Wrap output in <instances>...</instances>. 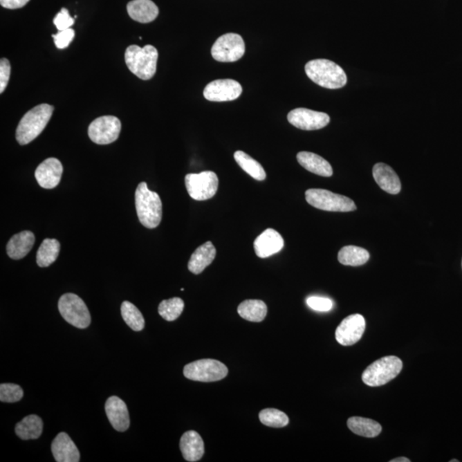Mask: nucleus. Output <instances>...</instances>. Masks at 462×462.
<instances>
[{"mask_svg":"<svg viewBox=\"0 0 462 462\" xmlns=\"http://www.w3.org/2000/svg\"><path fill=\"white\" fill-rule=\"evenodd\" d=\"M54 108L41 104L28 111L17 126L16 138L20 145H27L41 135L52 118Z\"/></svg>","mask_w":462,"mask_h":462,"instance_id":"1","label":"nucleus"},{"mask_svg":"<svg viewBox=\"0 0 462 462\" xmlns=\"http://www.w3.org/2000/svg\"><path fill=\"white\" fill-rule=\"evenodd\" d=\"M136 208L140 223L147 229L156 228L162 219V201L157 193L140 183L136 191Z\"/></svg>","mask_w":462,"mask_h":462,"instance_id":"2","label":"nucleus"},{"mask_svg":"<svg viewBox=\"0 0 462 462\" xmlns=\"http://www.w3.org/2000/svg\"><path fill=\"white\" fill-rule=\"evenodd\" d=\"M306 74L316 84L329 89L344 88L346 75L342 67L328 59L309 61L305 66Z\"/></svg>","mask_w":462,"mask_h":462,"instance_id":"3","label":"nucleus"},{"mask_svg":"<svg viewBox=\"0 0 462 462\" xmlns=\"http://www.w3.org/2000/svg\"><path fill=\"white\" fill-rule=\"evenodd\" d=\"M158 57L157 49L151 45L144 48L129 46L125 52V63L129 70L144 81L150 80L156 73Z\"/></svg>","mask_w":462,"mask_h":462,"instance_id":"4","label":"nucleus"},{"mask_svg":"<svg viewBox=\"0 0 462 462\" xmlns=\"http://www.w3.org/2000/svg\"><path fill=\"white\" fill-rule=\"evenodd\" d=\"M403 369V362L396 356H385L376 360L364 371L362 381L371 387L388 384L398 376Z\"/></svg>","mask_w":462,"mask_h":462,"instance_id":"5","label":"nucleus"},{"mask_svg":"<svg viewBox=\"0 0 462 462\" xmlns=\"http://www.w3.org/2000/svg\"><path fill=\"white\" fill-rule=\"evenodd\" d=\"M306 201L312 207L328 212L355 211L356 205L351 198L331 192L329 190L311 189L306 191Z\"/></svg>","mask_w":462,"mask_h":462,"instance_id":"6","label":"nucleus"},{"mask_svg":"<svg viewBox=\"0 0 462 462\" xmlns=\"http://www.w3.org/2000/svg\"><path fill=\"white\" fill-rule=\"evenodd\" d=\"M59 310L66 322L79 329H86L91 323L88 306L77 295H63L59 301Z\"/></svg>","mask_w":462,"mask_h":462,"instance_id":"7","label":"nucleus"},{"mask_svg":"<svg viewBox=\"0 0 462 462\" xmlns=\"http://www.w3.org/2000/svg\"><path fill=\"white\" fill-rule=\"evenodd\" d=\"M183 374L190 380L216 382L227 376L228 368L219 360L204 359L186 364L184 367Z\"/></svg>","mask_w":462,"mask_h":462,"instance_id":"8","label":"nucleus"},{"mask_svg":"<svg viewBox=\"0 0 462 462\" xmlns=\"http://www.w3.org/2000/svg\"><path fill=\"white\" fill-rule=\"evenodd\" d=\"M187 193L194 200L202 201L214 197L219 189V178L214 172H203L185 176Z\"/></svg>","mask_w":462,"mask_h":462,"instance_id":"9","label":"nucleus"},{"mask_svg":"<svg viewBox=\"0 0 462 462\" xmlns=\"http://www.w3.org/2000/svg\"><path fill=\"white\" fill-rule=\"evenodd\" d=\"M245 54V43L237 34H225L216 39L212 48V56L223 63L236 62Z\"/></svg>","mask_w":462,"mask_h":462,"instance_id":"10","label":"nucleus"},{"mask_svg":"<svg viewBox=\"0 0 462 462\" xmlns=\"http://www.w3.org/2000/svg\"><path fill=\"white\" fill-rule=\"evenodd\" d=\"M121 132V122L114 115H103L96 118L89 127V136L93 142L107 145L118 139Z\"/></svg>","mask_w":462,"mask_h":462,"instance_id":"11","label":"nucleus"},{"mask_svg":"<svg viewBox=\"0 0 462 462\" xmlns=\"http://www.w3.org/2000/svg\"><path fill=\"white\" fill-rule=\"evenodd\" d=\"M329 115L306 108H297L288 114L290 124L303 131H317L326 127L330 122Z\"/></svg>","mask_w":462,"mask_h":462,"instance_id":"12","label":"nucleus"},{"mask_svg":"<svg viewBox=\"0 0 462 462\" xmlns=\"http://www.w3.org/2000/svg\"><path fill=\"white\" fill-rule=\"evenodd\" d=\"M243 88L239 82L232 79H220L209 83L204 89V97L209 101L223 102L239 98Z\"/></svg>","mask_w":462,"mask_h":462,"instance_id":"13","label":"nucleus"},{"mask_svg":"<svg viewBox=\"0 0 462 462\" xmlns=\"http://www.w3.org/2000/svg\"><path fill=\"white\" fill-rule=\"evenodd\" d=\"M366 329V321L360 314H352L342 321L335 331V339L341 345L351 346L360 340Z\"/></svg>","mask_w":462,"mask_h":462,"instance_id":"14","label":"nucleus"},{"mask_svg":"<svg viewBox=\"0 0 462 462\" xmlns=\"http://www.w3.org/2000/svg\"><path fill=\"white\" fill-rule=\"evenodd\" d=\"M63 174V165L55 158H49L36 169L35 178L39 185L46 190H52L59 185Z\"/></svg>","mask_w":462,"mask_h":462,"instance_id":"15","label":"nucleus"},{"mask_svg":"<svg viewBox=\"0 0 462 462\" xmlns=\"http://www.w3.org/2000/svg\"><path fill=\"white\" fill-rule=\"evenodd\" d=\"M106 413L108 420L118 432H125L131 425L128 407L125 403L118 396H111L106 403Z\"/></svg>","mask_w":462,"mask_h":462,"instance_id":"16","label":"nucleus"},{"mask_svg":"<svg viewBox=\"0 0 462 462\" xmlns=\"http://www.w3.org/2000/svg\"><path fill=\"white\" fill-rule=\"evenodd\" d=\"M284 246V238L273 229H267L256 238L254 248L256 255L261 259L277 254Z\"/></svg>","mask_w":462,"mask_h":462,"instance_id":"17","label":"nucleus"},{"mask_svg":"<svg viewBox=\"0 0 462 462\" xmlns=\"http://www.w3.org/2000/svg\"><path fill=\"white\" fill-rule=\"evenodd\" d=\"M52 452L57 462L80 461V452L77 445L66 432H60L52 443Z\"/></svg>","mask_w":462,"mask_h":462,"instance_id":"18","label":"nucleus"},{"mask_svg":"<svg viewBox=\"0 0 462 462\" xmlns=\"http://www.w3.org/2000/svg\"><path fill=\"white\" fill-rule=\"evenodd\" d=\"M373 174L378 185L385 192L397 194L402 190L398 176L391 166L384 163H378L373 166Z\"/></svg>","mask_w":462,"mask_h":462,"instance_id":"19","label":"nucleus"},{"mask_svg":"<svg viewBox=\"0 0 462 462\" xmlns=\"http://www.w3.org/2000/svg\"><path fill=\"white\" fill-rule=\"evenodd\" d=\"M180 449L187 461H198L201 459L205 452L204 442L198 432L189 431L182 436Z\"/></svg>","mask_w":462,"mask_h":462,"instance_id":"20","label":"nucleus"},{"mask_svg":"<svg viewBox=\"0 0 462 462\" xmlns=\"http://www.w3.org/2000/svg\"><path fill=\"white\" fill-rule=\"evenodd\" d=\"M35 241V234L31 231H21L10 238L6 247L7 255L10 259H23L30 252Z\"/></svg>","mask_w":462,"mask_h":462,"instance_id":"21","label":"nucleus"},{"mask_svg":"<svg viewBox=\"0 0 462 462\" xmlns=\"http://www.w3.org/2000/svg\"><path fill=\"white\" fill-rule=\"evenodd\" d=\"M216 254V248L212 241L202 244L191 255L187 268L196 275L201 274L214 261Z\"/></svg>","mask_w":462,"mask_h":462,"instance_id":"22","label":"nucleus"},{"mask_svg":"<svg viewBox=\"0 0 462 462\" xmlns=\"http://www.w3.org/2000/svg\"><path fill=\"white\" fill-rule=\"evenodd\" d=\"M127 10L133 20L149 24L156 19L158 8L151 0H133L128 3Z\"/></svg>","mask_w":462,"mask_h":462,"instance_id":"23","label":"nucleus"},{"mask_svg":"<svg viewBox=\"0 0 462 462\" xmlns=\"http://www.w3.org/2000/svg\"><path fill=\"white\" fill-rule=\"evenodd\" d=\"M297 160L302 167L314 174L326 176V178L333 174V169L329 162L320 155L309 153V151H301L297 154Z\"/></svg>","mask_w":462,"mask_h":462,"instance_id":"24","label":"nucleus"},{"mask_svg":"<svg viewBox=\"0 0 462 462\" xmlns=\"http://www.w3.org/2000/svg\"><path fill=\"white\" fill-rule=\"evenodd\" d=\"M15 432L21 439H37L42 434L43 421L37 415H28L17 424Z\"/></svg>","mask_w":462,"mask_h":462,"instance_id":"25","label":"nucleus"},{"mask_svg":"<svg viewBox=\"0 0 462 462\" xmlns=\"http://www.w3.org/2000/svg\"><path fill=\"white\" fill-rule=\"evenodd\" d=\"M237 312L243 319L251 322H261L267 314V306L261 299H247L238 306Z\"/></svg>","mask_w":462,"mask_h":462,"instance_id":"26","label":"nucleus"},{"mask_svg":"<svg viewBox=\"0 0 462 462\" xmlns=\"http://www.w3.org/2000/svg\"><path fill=\"white\" fill-rule=\"evenodd\" d=\"M348 427L356 435L364 438H375L380 434L382 427L377 421L362 417H351L348 421Z\"/></svg>","mask_w":462,"mask_h":462,"instance_id":"27","label":"nucleus"},{"mask_svg":"<svg viewBox=\"0 0 462 462\" xmlns=\"http://www.w3.org/2000/svg\"><path fill=\"white\" fill-rule=\"evenodd\" d=\"M369 252L356 246H346L338 252V261L344 266H362L369 261Z\"/></svg>","mask_w":462,"mask_h":462,"instance_id":"28","label":"nucleus"},{"mask_svg":"<svg viewBox=\"0 0 462 462\" xmlns=\"http://www.w3.org/2000/svg\"><path fill=\"white\" fill-rule=\"evenodd\" d=\"M234 158L238 165L252 178L258 181H264L266 178V173L263 166L244 151H237Z\"/></svg>","mask_w":462,"mask_h":462,"instance_id":"29","label":"nucleus"},{"mask_svg":"<svg viewBox=\"0 0 462 462\" xmlns=\"http://www.w3.org/2000/svg\"><path fill=\"white\" fill-rule=\"evenodd\" d=\"M60 251L59 241L56 239H45L38 249L36 262L39 267H48L55 262Z\"/></svg>","mask_w":462,"mask_h":462,"instance_id":"30","label":"nucleus"},{"mask_svg":"<svg viewBox=\"0 0 462 462\" xmlns=\"http://www.w3.org/2000/svg\"><path fill=\"white\" fill-rule=\"evenodd\" d=\"M121 313L124 322L133 331H142L145 326V320L140 310L129 302H124L121 306Z\"/></svg>","mask_w":462,"mask_h":462,"instance_id":"31","label":"nucleus"},{"mask_svg":"<svg viewBox=\"0 0 462 462\" xmlns=\"http://www.w3.org/2000/svg\"><path fill=\"white\" fill-rule=\"evenodd\" d=\"M184 308V302L181 298L175 297L165 299L158 306V313L164 320L174 321L181 315Z\"/></svg>","mask_w":462,"mask_h":462,"instance_id":"32","label":"nucleus"},{"mask_svg":"<svg viewBox=\"0 0 462 462\" xmlns=\"http://www.w3.org/2000/svg\"><path fill=\"white\" fill-rule=\"evenodd\" d=\"M259 420L266 427L281 428L286 427L290 422L287 414L280 410L274 409H266L259 413Z\"/></svg>","mask_w":462,"mask_h":462,"instance_id":"33","label":"nucleus"},{"mask_svg":"<svg viewBox=\"0 0 462 462\" xmlns=\"http://www.w3.org/2000/svg\"><path fill=\"white\" fill-rule=\"evenodd\" d=\"M24 391L21 386L14 384L0 385V400L2 403H13L23 398Z\"/></svg>","mask_w":462,"mask_h":462,"instance_id":"34","label":"nucleus"},{"mask_svg":"<svg viewBox=\"0 0 462 462\" xmlns=\"http://www.w3.org/2000/svg\"><path fill=\"white\" fill-rule=\"evenodd\" d=\"M306 304L310 308L319 312H328L333 306L331 299L324 297H311L306 299Z\"/></svg>","mask_w":462,"mask_h":462,"instance_id":"35","label":"nucleus"},{"mask_svg":"<svg viewBox=\"0 0 462 462\" xmlns=\"http://www.w3.org/2000/svg\"><path fill=\"white\" fill-rule=\"evenodd\" d=\"M75 23L74 18H72L68 13V10L63 8L59 13H57L54 17L53 24H55L57 30L62 31L71 28Z\"/></svg>","mask_w":462,"mask_h":462,"instance_id":"36","label":"nucleus"},{"mask_svg":"<svg viewBox=\"0 0 462 462\" xmlns=\"http://www.w3.org/2000/svg\"><path fill=\"white\" fill-rule=\"evenodd\" d=\"M74 37L75 31L72 30V28L59 31L57 35H53L54 43H55L57 48L59 49L68 48V45L71 44V42L73 41Z\"/></svg>","mask_w":462,"mask_h":462,"instance_id":"37","label":"nucleus"},{"mask_svg":"<svg viewBox=\"0 0 462 462\" xmlns=\"http://www.w3.org/2000/svg\"><path fill=\"white\" fill-rule=\"evenodd\" d=\"M10 75V64L8 59L0 60V93L5 91Z\"/></svg>","mask_w":462,"mask_h":462,"instance_id":"38","label":"nucleus"},{"mask_svg":"<svg viewBox=\"0 0 462 462\" xmlns=\"http://www.w3.org/2000/svg\"><path fill=\"white\" fill-rule=\"evenodd\" d=\"M30 2V0H0L3 8L15 10L20 9Z\"/></svg>","mask_w":462,"mask_h":462,"instance_id":"39","label":"nucleus"},{"mask_svg":"<svg viewBox=\"0 0 462 462\" xmlns=\"http://www.w3.org/2000/svg\"><path fill=\"white\" fill-rule=\"evenodd\" d=\"M411 461L409 459H407L406 457H398L396 458V459H393L391 461V462H410Z\"/></svg>","mask_w":462,"mask_h":462,"instance_id":"40","label":"nucleus"},{"mask_svg":"<svg viewBox=\"0 0 462 462\" xmlns=\"http://www.w3.org/2000/svg\"><path fill=\"white\" fill-rule=\"evenodd\" d=\"M454 461L458 462V461H458V460H452V461H450V462H454Z\"/></svg>","mask_w":462,"mask_h":462,"instance_id":"41","label":"nucleus"}]
</instances>
